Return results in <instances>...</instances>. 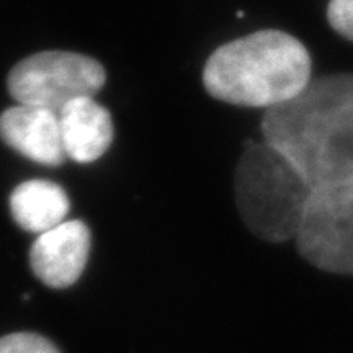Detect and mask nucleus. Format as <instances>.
Listing matches in <instances>:
<instances>
[{
    "label": "nucleus",
    "instance_id": "obj_10",
    "mask_svg": "<svg viewBox=\"0 0 353 353\" xmlns=\"http://www.w3.org/2000/svg\"><path fill=\"white\" fill-rule=\"evenodd\" d=\"M0 353H61L48 339L38 334H10L0 339Z\"/></svg>",
    "mask_w": 353,
    "mask_h": 353
},
{
    "label": "nucleus",
    "instance_id": "obj_9",
    "mask_svg": "<svg viewBox=\"0 0 353 353\" xmlns=\"http://www.w3.org/2000/svg\"><path fill=\"white\" fill-rule=\"evenodd\" d=\"M10 213L25 231L48 232L65 221L69 213L68 193L50 180H28L12 192Z\"/></svg>",
    "mask_w": 353,
    "mask_h": 353
},
{
    "label": "nucleus",
    "instance_id": "obj_3",
    "mask_svg": "<svg viewBox=\"0 0 353 353\" xmlns=\"http://www.w3.org/2000/svg\"><path fill=\"white\" fill-rule=\"evenodd\" d=\"M312 190L293 162L265 141L247 145L234 172L242 223L270 244L296 237Z\"/></svg>",
    "mask_w": 353,
    "mask_h": 353
},
{
    "label": "nucleus",
    "instance_id": "obj_7",
    "mask_svg": "<svg viewBox=\"0 0 353 353\" xmlns=\"http://www.w3.org/2000/svg\"><path fill=\"white\" fill-rule=\"evenodd\" d=\"M0 138L8 148L43 165H61L65 159L59 114L52 110L17 105L0 114Z\"/></svg>",
    "mask_w": 353,
    "mask_h": 353
},
{
    "label": "nucleus",
    "instance_id": "obj_5",
    "mask_svg": "<svg viewBox=\"0 0 353 353\" xmlns=\"http://www.w3.org/2000/svg\"><path fill=\"white\" fill-rule=\"evenodd\" d=\"M294 241L317 270L353 275V180L312 190Z\"/></svg>",
    "mask_w": 353,
    "mask_h": 353
},
{
    "label": "nucleus",
    "instance_id": "obj_11",
    "mask_svg": "<svg viewBox=\"0 0 353 353\" xmlns=\"http://www.w3.org/2000/svg\"><path fill=\"white\" fill-rule=\"evenodd\" d=\"M327 21L335 33L353 43V0H329Z\"/></svg>",
    "mask_w": 353,
    "mask_h": 353
},
{
    "label": "nucleus",
    "instance_id": "obj_1",
    "mask_svg": "<svg viewBox=\"0 0 353 353\" xmlns=\"http://www.w3.org/2000/svg\"><path fill=\"white\" fill-rule=\"evenodd\" d=\"M262 136L283 152L312 188L353 180V72L311 79L278 107L265 110Z\"/></svg>",
    "mask_w": 353,
    "mask_h": 353
},
{
    "label": "nucleus",
    "instance_id": "obj_4",
    "mask_svg": "<svg viewBox=\"0 0 353 353\" xmlns=\"http://www.w3.org/2000/svg\"><path fill=\"white\" fill-rule=\"evenodd\" d=\"M107 72L94 57L70 51H43L13 65L8 92L20 105L59 112L69 101L94 97Z\"/></svg>",
    "mask_w": 353,
    "mask_h": 353
},
{
    "label": "nucleus",
    "instance_id": "obj_8",
    "mask_svg": "<svg viewBox=\"0 0 353 353\" xmlns=\"http://www.w3.org/2000/svg\"><path fill=\"white\" fill-rule=\"evenodd\" d=\"M65 157L90 164L108 151L113 141V121L107 108L94 97L69 101L57 112Z\"/></svg>",
    "mask_w": 353,
    "mask_h": 353
},
{
    "label": "nucleus",
    "instance_id": "obj_6",
    "mask_svg": "<svg viewBox=\"0 0 353 353\" xmlns=\"http://www.w3.org/2000/svg\"><path fill=\"white\" fill-rule=\"evenodd\" d=\"M90 231L82 221H64L39 234L30 250V265L51 288H68L81 278L90 254Z\"/></svg>",
    "mask_w": 353,
    "mask_h": 353
},
{
    "label": "nucleus",
    "instance_id": "obj_2",
    "mask_svg": "<svg viewBox=\"0 0 353 353\" xmlns=\"http://www.w3.org/2000/svg\"><path fill=\"white\" fill-rule=\"evenodd\" d=\"M311 79L306 46L293 34L273 28L223 44L203 69V85L213 99L265 110L293 100Z\"/></svg>",
    "mask_w": 353,
    "mask_h": 353
}]
</instances>
